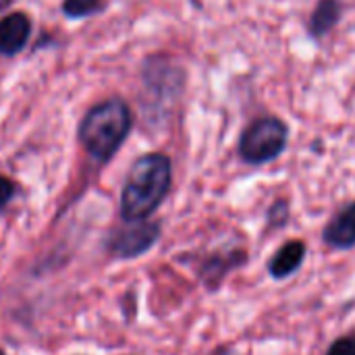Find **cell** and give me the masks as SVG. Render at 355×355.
<instances>
[{"label":"cell","mask_w":355,"mask_h":355,"mask_svg":"<svg viewBox=\"0 0 355 355\" xmlns=\"http://www.w3.org/2000/svg\"><path fill=\"white\" fill-rule=\"evenodd\" d=\"M329 355H355V337L339 339V341L329 349Z\"/></svg>","instance_id":"cell-10"},{"label":"cell","mask_w":355,"mask_h":355,"mask_svg":"<svg viewBox=\"0 0 355 355\" xmlns=\"http://www.w3.org/2000/svg\"><path fill=\"white\" fill-rule=\"evenodd\" d=\"M341 19V2L339 0H318L312 19H310V33L314 37L327 35Z\"/></svg>","instance_id":"cell-8"},{"label":"cell","mask_w":355,"mask_h":355,"mask_svg":"<svg viewBox=\"0 0 355 355\" xmlns=\"http://www.w3.org/2000/svg\"><path fill=\"white\" fill-rule=\"evenodd\" d=\"M0 355H6V354H4V352H2V349H0Z\"/></svg>","instance_id":"cell-12"},{"label":"cell","mask_w":355,"mask_h":355,"mask_svg":"<svg viewBox=\"0 0 355 355\" xmlns=\"http://www.w3.org/2000/svg\"><path fill=\"white\" fill-rule=\"evenodd\" d=\"M12 193H15V185H12V181H10V179H6V177H0V210L10 202Z\"/></svg>","instance_id":"cell-11"},{"label":"cell","mask_w":355,"mask_h":355,"mask_svg":"<svg viewBox=\"0 0 355 355\" xmlns=\"http://www.w3.org/2000/svg\"><path fill=\"white\" fill-rule=\"evenodd\" d=\"M100 8H102L100 0H64L62 2V10L69 17H85V15L100 10Z\"/></svg>","instance_id":"cell-9"},{"label":"cell","mask_w":355,"mask_h":355,"mask_svg":"<svg viewBox=\"0 0 355 355\" xmlns=\"http://www.w3.org/2000/svg\"><path fill=\"white\" fill-rule=\"evenodd\" d=\"M131 129V110L121 100H106L92 108L79 127V139L100 162L110 160Z\"/></svg>","instance_id":"cell-2"},{"label":"cell","mask_w":355,"mask_h":355,"mask_svg":"<svg viewBox=\"0 0 355 355\" xmlns=\"http://www.w3.org/2000/svg\"><path fill=\"white\" fill-rule=\"evenodd\" d=\"M171 160L164 154H146L129 171L121 196V214L127 223L146 220L171 189Z\"/></svg>","instance_id":"cell-1"},{"label":"cell","mask_w":355,"mask_h":355,"mask_svg":"<svg viewBox=\"0 0 355 355\" xmlns=\"http://www.w3.org/2000/svg\"><path fill=\"white\" fill-rule=\"evenodd\" d=\"M289 139L287 125L277 116H262L256 119L239 139V156L248 164H264L279 158Z\"/></svg>","instance_id":"cell-3"},{"label":"cell","mask_w":355,"mask_h":355,"mask_svg":"<svg viewBox=\"0 0 355 355\" xmlns=\"http://www.w3.org/2000/svg\"><path fill=\"white\" fill-rule=\"evenodd\" d=\"M304 256H306V245L302 241H289L275 254V258L270 262V275L277 279L289 277L291 272H295L302 266Z\"/></svg>","instance_id":"cell-7"},{"label":"cell","mask_w":355,"mask_h":355,"mask_svg":"<svg viewBox=\"0 0 355 355\" xmlns=\"http://www.w3.org/2000/svg\"><path fill=\"white\" fill-rule=\"evenodd\" d=\"M158 235H160V227L156 223L135 220L123 229L112 231L110 237L106 239V250L110 256L121 260L137 258L156 243Z\"/></svg>","instance_id":"cell-4"},{"label":"cell","mask_w":355,"mask_h":355,"mask_svg":"<svg viewBox=\"0 0 355 355\" xmlns=\"http://www.w3.org/2000/svg\"><path fill=\"white\" fill-rule=\"evenodd\" d=\"M29 31H31V23L27 15L23 12L6 15L0 21V54H6V56L17 54L25 46Z\"/></svg>","instance_id":"cell-5"},{"label":"cell","mask_w":355,"mask_h":355,"mask_svg":"<svg viewBox=\"0 0 355 355\" xmlns=\"http://www.w3.org/2000/svg\"><path fill=\"white\" fill-rule=\"evenodd\" d=\"M324 239L329 245L339 250H347L355 245V204H349L329 223Z\"/></svg>","instance_id":"cell-6"}]
</instances>
